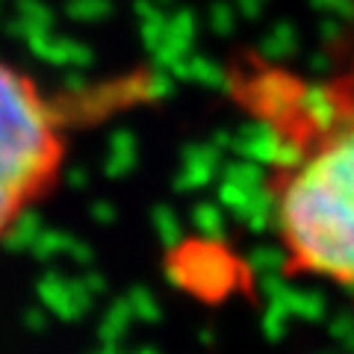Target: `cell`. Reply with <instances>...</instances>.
<instances>
[{"instance_id": "cell-1", "label": "cell", "mask_w": 354, "mask_h": 354, "mask_svg": "<svg viewBox=\"0 0 354 354\" xmlns=\"http://www.w3.org/2000/svg\"><path fill=\"white\" fill-rule=\"evenodd\" d=\"M251 95L278 148L269 201L286 266L354 292V74L263 71Z\"/></svg>"}, {"instance_id": "cell-2", "label": "cell", "mask_w": 354, "mask_h": 354, "mask_svg": "<svg viewBox=\"0 0 354 354\" xmlns=\"http://www.w3.org/2000/svg\"><path fill=\"white\" fill-rule=\"evenodd\" d=\"M65 115L30 74L0 59V239L62 171Z\"/></svg>"}]
</instances>
